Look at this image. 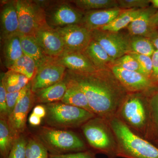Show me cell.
Wrapping results in <instances>:
<instances>
[{
  "label": "cell",
  "mask_w": 158,
  "mask_h": 158,
  "mask_svg": "<svg viewBox=\"0 0 158 158\" xmlns=\"http://www.w3.org/2000/svg\"><path fill=\"white\" fill-rule=\"evenodd\" d=\"M155 9L152 6L144 9L141 14L128 26L130 36L147 37L153 30L150 26V20L156 12Z\"/></svg>",
  "instance_id": "obj_23"
},
{
  "label": "cell",
  "mask_w": 158,
  "mask_h": 158,
  "mask_svg": "<svg viewBox=\"0 0 158 158\" xmlns=\"http://www.w3.org/2000/svg\"><path fill=\"white\" fill-rule=\"evenodd\" d=\"M118 8L124 10L144 9L149 7L150 0H118Z\"/></svg>",
  "instance_id": "obj_36"
},
{
  "label": "cell",
  "mask_w": 158,
  "mask_h": 158,
  "mask_svg": "<svg viewBox=\"0 0 158 158\" xmlns=\"http://www.w3.org/2000/svg\"><path fill=\"white\" fill-rule=\"evenodd\" d=\"M31 88V81L21 90L7 93V103L9 115L12 112L18 103L26 95L28 90Z\"/></svg>",
  "instance_id": "obj_35"
},
{
  "label": "cell",
  "mask_w": 158,
  "mask_h": 158,
  "mask_svg": "<svg viewBox=\"0 0 158 158\" xmlns=\"http://www.w3.org/2000/svg\"><path fill=\"white\" fill-rule=\"evenodd\" d=\"M61 37L65 51L83 52L92 40L91 31L81 24L54 29Z\"/></svg>",
  "instance_id": "obj_10"
},
{
  "label": "cell",
  "mask_w": 158,
  "mask_h": 158,
  "mask_svg": "<svg viewBox=\"0 0 158 158\" xmlns=\"http://www.w3.org/2000/svg\"><path fill=\"white\" fill-rule=\"evenodd\" d=\"M80 128L90 149L108 158L117 157L118 143L107 120L96 116Z\"/></svg>",
  "instance_id": "obj_4"
},
{
  "label": "cell",
  "mask_w": 158,
  "mask_h": 158,
  "mask_svg": "<svg viewBox=\"0 0 158 158\" xmlns=\"http://www.w3.org/2000/svg\"><path fill=\"white\" fill-rule=\"evenodd\" d=\"M143 10L144 9L125 10L112 22L102 27L99 30L113 32H119L122 29L126 27H127L132 22L141 14Z\"/></svg>",
  "instance_id": "obj_25"
},
{
  "label": "cell",
  "mask_w": 158,
  "mask_h": 158,
  "mask_svg": "<svg viewBox=\"0 0 158 158\" xmlns=\"http://www.w3.org/2000/svg\"><path fill=\"white\" fill-rule=\"evenodd\" d=\"M152 143H153L155 145H156V146L158 148V141H155L154 142H152Z\"/></svg>",
  "instance_id": "obj_45"
},
{
  "label": "cell",
  "mask_w": 158,
  "mask_h": 158,
  "mask_svg": "<svg viewBox=\"0 0 158 158\" xmlns=\"http://www.w3.org/2000/svg\"><path fill=\"white\" fill-rule=\"evenodd\" d=\"M92 39L101 45L113 61L131 52L130 37L119 32L94 30Z\"/></svg>",
  "instance_id": "obj_9"
},
{
  "label": "cell",
  "mask_w": 158,
  "mask_h": 158,
  "mask_svg": "<svg viewBox=\"0 0 158 158\" xmlns=\"http://www.w3.org/2000/svg\"><path fill=\"white\" fill-rule=\"evenodd\" d=\"M54 59L66 69L80 73H91L97 70L83 52L64 51Z\"/></svg>",
  "instance_id": "obj_17"
},
{
  "label": "cell",
  "mask_w": 158,
  "mask_h": 158,
  "mask_svg": "<svg viewBox=\"0 0 158 158\" xmlns=\"http://www.w3.org/2000/svg\"><path fill=\"white\" fill-rule=\"evenodd\" d=\"M150 2L153 7L155 9H158V0H150Z\"/></svg>",
  "instance_id": "obj_44"
},
{
  "label": "cell",
  "mask_w": 158,
  "mask_h": 158,
  "mask_svg": "<svg viewBox=\"0 0 158 158\" xmlns=\"http://www.w3.org/2000/svg\"><path fill=\"white\" fill-rule=\"evenodd\" d=\"M16 6L19 35L34 37L40 30L49 27L45 10L36 1L17 0Z\"/></svg>",
  "instance_id": "obj_7"
},
{
  "label": "cell",
  "mask_w": 158,
  "mask_h": 158,
  "mask_svg": "<svg viewBox=\"0 0 158 158\" xmlns=\"http://www.w3.org/2000/svg\"><path fill=\"white\" fill-rule=\"evenodd\" d=\"M34 37L49 56L56 58L65 51L62 38L56 30L50 27L40 30Z\"/></svg>",
  "instance_id": "obj_15"
},
{
  "label": "cell",
  "mask_w": 158,
  "mask_h": 158,
  "mask_svg": "<svg viewBox=\"0 0 158 158\" xmlns=\"http://www.w3.org/2000/svg\"><path fill=\"white\" fill-rule=\"evenodd\" d=\"M7 91L1 78L0 82V117L8 118V111L7 103Z\"/></svg>",
  "instance_id": "obj_38"
},
{
  "label": "cell",
  "mask_w": 158,
  "mask_h": 158,
  "mask_svg": "<svg viewBox=\"0 0 158 158\" xmlns=\"http://www.w3.org/2000/svg\"><path fill=\"white\" fill-rule=\"evenodd\" d=\"M9 70L23 75L31 81L37 73L38 67L34 59L23 55L9 69Z\"/></svg>",
  "instance_id": "obj_28"
},
{
  "label": "cell",
  "mask_w": 158,
  "mask_h": 158,
  "mask_svg": "<svg viewBox=\"0 0 158 158\" xmlns=\"http://www.w3.org/2000/svg\"><path fill=\"white\" fill-rule=\"evenodd\" d=\"M67 89V84L63 79L55 85L37 90L34 93L35 104L44 105L61 101Z\"/></svg>",
  "instance_id": "obj_22"
},
{
  "label": "cell",
  "mask_w": 158,
  "mask_h": 158,
  "mask_svg": "<svg viewBox=\"0 0 158 158\" xmlns=\"http://www.w3.org/2000/svg\"><path fill=\"white\" fill-rule=\"evenodd\" d=\"M158 86L147 91L149 110V123L146 140L151 142L158 141Z\"/></svg>",
  "instance_id": "obj_20"
},
{
  "label": "cell",
  "mask_w": 158,
  "mask_h": 158,
  "mask_svg": "<svg viewBox=\"0 0 158 158\" xmlns=\"http://www.w3.org/2000/svg\"><path fill=\"white\" fill-rule=\"evenodd\" d=\"M26 158H49V153L35 135H27Z\"/></svg>",
  "instance_id": "obj_31"
},
{
  "label": "cell",
  "mask_w": 158,
  "mask_h": 158,
  "mask_svg": "<svg viewBox=\"0 0 158 158\" xmlns=\"http://www.w3.org/2000/svg\"><path fill=\"white\" fill-rule=\"evenodd\" d=\"M110 69L129 93L146 92L157 86L142 74L137 72L125 70L113 65Z\"/></svg>",
  "instance_id": "obj_13"
},
{
  "label": "cell",
  "mask_w": 158,
  "mask_h": 158,
  "mask_svg": "<svg viewBox=\"0 0 158 158\" xmlns=\"http://www.w3.org/2000/svg\"><path fill=\"white\" fill-rule=\"evenodd\" d=\"M118 143L117 157L158 158V148L133 132L115 116L108 121Z\"/></svg>",
  "instance_id": "obj_2"
},
{
  "label": "cell",
  "mask_w": 158,
  "mask_h": 158,
  "mask_svg": "<svg viewBox=\"0 0 158 158\" xmlns=\"http://www.w3.org/2000/svg\"><path fill=\"white\" fill-rule=\"evenodd\" d=\"M51 155H63L90 149L77 133L43 126L34 134Z\"/></svg>",
  "instance_id": "obj_5"
},
{
  "label": "cell",
  "mask_w": 158,
  "mask_h": 158,
  "mask_svg": "<svg viewBox=\"0 0 158 158\" xmlns=\"http://www.w3.org/2000/svg\"><path fill=\"white\" fill-rule=\"evenodd\" d=\"M147 37L150 40L156 50H158V31L156 28L153 29Z\"/></svg>",
  "instance_id": "obj_41"
},
{
  "label": "cell",
  "mask_w": 158,
  "mask_h": 158,
  "mask_svg": "<svg viewBox=\"0 0 158 158\" xmlns=\"http://www.w3.org/2000/svg\"><path fill=\"white\" fill-rule=\"evenodd\" d=\"M35 104V96L31 88L8 116V125L15 139L24 134L28 114Z\"/></svg>",
  "instance_id": "obj_11"
},
{
  "label": "cell",
  "mask_w": 158,
  "mask_h": 158,
  "mask_svg": "<svg viewBox=\"0 0 158 158\" xmlns=\"http://www.w3.org/2000/svg\"><path fill=\"white\" fill-rule=\"evenodd\" d=\"M15 140L9 128L7 118L0 117L1 158H8Z\"/></svg>",
  "instance_id": "obj_27"
},
{
  "label": "cell",
  "mask_w": 158,
  "mask_h": 158,
  "mask_svg": "<svg viewBox=\"0 0 158 158\" xmlns=\"http://www.w3.org/2000/svg\"><path fill=\"white\" fill-rule=\"evenodd\" d=\"M147 92L129 93L116 116L133 132L145 139L149 123Z\"/></svg>",
  "instance_id": "obj_3"
},
{
  "label": "cell",
  "mask_w": 158,
  "mask_h": 158,
  "mask_svg": "<svg viewBox=\"0 0 158 158\" xmlns=\"http://www.w3.org/2000/svg\"><path fill=\"white\" fill-rule=\"evenodd\" d=\"M19 35L21 45L24 55L34 59L38 69L53 58L49 56L44 52L35 37Z\"/></svg>",
  "instance_id": "obj_19"
},
{
  "label": "cell",
  "mask_w": 158,
  "mask_h": 158,
  "mask_svg": "<svg viewBox=\"0 0 158 158\" xmlns=\"http://www.w3.org/2000/svg\"><path fill=\"white\" fill-rule=\"evenodd\" d=\"M1 78L7 93L21 90L31 82L23 75L11 70H9L6 73H1Z\"/></svg>",
  "instance_id": "obj_26"
},
{
  "label": "cell",
  "mask_w": 158,
  "mask_h": 158,
  "mask_svg": "<svg viewBox=\"0 0 158 158\" xmlns=\"http://www.w3.org/2000/svg\"><path fill=\"white\" fill-rule=\"evenodd\" d=\"M150 26L152 29H155L158 26V11L156 12L151 18Z\"/></svg>",
  "instance_id": "obj_43"
},
{
  "label": "cell",
  "mask_w": 158,
  "mask_h": 158,
  "mask_svg": "<svg viewBox=\"0 0 158 158\" xmlns=\"http://www.w3.org/2000/svg\"><path fill=\"white\" fill-rule=\"evenodd\" d=\"M130 46L131 52L150 57L156 50L150 40L144 36H130Z\"/></svg>",
  "instance_id": "obj_30"
},
{
  "label": "cell",
  "mask_w": 158,
  "mask_h": 158,
  "mask_svg": "<svg viewBox=\"0 0 158 158\" xmlns=\"http://www.w3.org/2000/svg\"><path fill=\"white\" fill-rule=\"evenodd\" d=\"M127 54L137 60L141 69L142 74L151 80L152 73V57L130 52Z\"/></svg>",
  "instance_id": "obj_32"
},
{
  "label": "cell",
  "mask_w": 158,
  "mask_h": 158,
  "mask_svg": "<svg viewBox=\"0 0 158 158\" xmlns=\"http://www.w3.org/2000/svg\"><path fill=\"white\" fill-rule=\"evenodd\" d=\"M124 10L116 8L85 11L81 25L91 31L99 30L112 22Z\"/></svg>",
  "instance_id": "obj_16"
},
{
  "label": "cell",
  "mask_w": 158,
  "mask_h": 158,
  "mask_svg": "<svg viewBox=\"0 0 158 158\" xmlns=\"http://www.w3.org/2000/svg\"><path fill=\"white\" fill-rule=\"evenodd\" d=\"M83 52L97 70L110 69L114 62L102 46L93 39Z\"/></svg>",
  "instance_id": "obj_21"
},
{
  "label": "cell",
  "mask_w": 158,
  "mask_h": 158,
  "mask_svg": "<svg viewBox=\"0 0 158 158\" xmlns=\"http://www.w3.org/2000/svg\"><path fill=\"white\" fill-rule=\"evenodd\" d=\"M66 68L53 58L38 69L31 81V90L34 93L61 81L65 77Z\"/></svg>",
  "instance_id": "obj_12"
},
{
  "label": "cell",
  "mask_w": 158,
  "mask_h": 158,
  "mask_svg": "<svg viewBox=\"0 0 158 158\" xmlns=\"http://www.w3.org/2000/svg\"><path fill=\"white\" fill-rule=\"evenodd\" d=\"M44 105L46 110L44 118L45 126L58 129L81 128L88 120L96 116L88 110L61 101Z\"/></svg>",
  "instance_id": "obj_6"
},
{
  "label": "cell",
  "mask_w": 158,
  "mask_h": 158,
  "mask_svg": "<svg viewBox=\"0 0 158 158\" xmlns=\"http://www.w3.org/2000/svg\"><path fill=\"white\" fill-rule=\"evenodd\" d=\"M23 55L19 34L1 40V61L6 68L9 69Z\"/></svg>",
  "instance_id": "obj_18"
},
{
  "label": "cell",
  "mask_w": 158,
  "mask_h": 158,
  "mask_svg": "<svg viewBox=\"0 0 158 158\" xmlns=\"http://www.w3.org/2000/svg\"><path fill=\"white\" fill-rule=\"evenodd\" d=\"M27 136L24 134L15 139L8 158H26Z\"/></svg>",
  "instance_id": "obj_34"
},
{
  "label": "cell",
  "mask_w": 158,
  "mask_h": 158,
  "mask_svg": "<svg viewBox=\"0 0 158 158\" xmlns=\"http://www.w3.org/2000/svg\"><path fill=\"white\" fill-rule=\"evenodd\" d=\"M152 73L151 80L156 86L158 85V50H156L152 56Z\"/></svg>",
  "instance_id": "obj_39"
},
{
  "label": "cell",
  "mask_w": 158,
  "mask_h": 158,
  "mask_svg": "<svg viewBox=\"0 0 158 158\" xmlns=\"http://www.w3.org/2000/svg\"><path fill=\"white\" fill-rule=\"evenodd\" d=\"M113 65H116L125 70L137 72L142 74L141 69L137 60L128 54H126L115 60Z\"/></svg>",
  "instance_id": "obj_33"
},
{
  "label": "cell",
  "mask_w": 158,
  "mask_h": 158,
  "mask_svg": "<svg viewBox=\"0 0 158 158\" xmlns=\"http://www.w3.org/2000/svg\"><path fill=\"white\" fill-rule=\"evenodd\" d=\"M32 113L41 118H44L46 115V110L44 105L38 104L34 107Z\"/></svg>",
  "instance_id": "obj_40"
},
{
  "label": "cell",
  "mask_w": 158,
  "mask_h": 158,
  "mask_svg": "<svg viewBox=\"0 0 158 158\" xmlns=\"http://www.w3.org/2000/svg\"><path fill=\"white\" fill-rule=\"evenodd\" d=\"M69 2L47 1L44 9L49 27L53 29L66 26L81 24L84 11L75 8Z\"/></svg>",
  "instance_id": "obj_8"
},
{
  "label": "cell",
  "mask_w": 158,
  "mask_h": 158,
  "mask_svg": "<svg viewBox=\"0 0 158 158\" xmlns=\"http://www.w3.org/2000/svg\"><path fill=\"white\" fill-rule=\"evenodd\" d=\"M64 79L81 88L92 112L107 121L116 116L129 93L110 69L91 73L67 69Z\"/></svg>",
  "instance_id": "obj_1"
},
{
  "label": "cell",
  "mask_w": 158,
  "mask_h": 158,
  "mask_svg": "<svg viewBox=\"0 0 158 158\" xmlns=\"http://www.w3.org/2000/svg\"><path fill=\"white\" fill-rule=\"evenodd\" d=\"M70 2L84 12L118 8V1L116 0H74Z\"/></svg>",
  "instance_id": "obj_29"
},
{
  "label": "cell",
  "mask_w": 158,
  "mask_h": 158,
  "mask_svg": "<svg viewBox=\"0 0 158 158\" xmlns=\"http://www.w3.org/2000/svg\"><path fill=\"white\" fill-rule=\"evenodd\" d=\"M97 154L91 149L85 151L71 153L63 155H51L49 154V158H98Z\"/></svg>",
  "instance_id": "obj_37"
},
{
  "label": "cell",
  "mask_w": 158,
  "mask_h": 158,
  "mask_svg": "<svg viewBox=\"0 0 158 158\" xmlns=\"http://www.w3.org/2000/svg\"><path fill=\"white\" fill-rule=\"evenodd\" d=\"M64 80L67 84V89L61 102L63 103L85 109L93 113L87 97L81 89L73 83L65 79Z\"/></svg>",
  "instance_id": "obj_24"
},
{
  "label": "cell",
  "mask_w": 158,
  "mask_h": 158,
  "mask_svg": "<svg viewBox=\"0 0 158 158\" xmlns=\"http://www.w3.org/2000/svg\"><path fill=\"white\" fill-rule=\"evenodd\" d=\"M42 118L32 113L29 118V122L33 126H39L41 124Z\"/></svg>",
  "instance_id": "obj_42"
},
{
  "label": "cell",
  "mask_w": 158,
  "mask_h": 158,
  "mask_svg": "<svg viewBox=\"0 0 158 158\" xmlns=\"http://www.w3.org/2000/svg\"><path fill=\"white\" fill-rule=\"evenodd\" d=\"M17 0L2 1L0 12V40L19 34Z\"/></svg>",
  "instance_id": "obj_14"
}]
</instances>
